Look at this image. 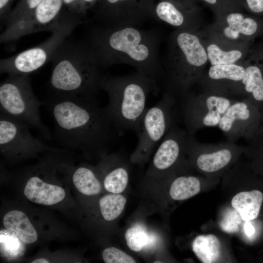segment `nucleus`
<instances>
[{"mask_svg":"<svg viewBox=\"0 0 263 263\" xmlns=\"http://www.w3.org/2000/svg\"><path fill=\"white\" fill-rule=\"evenodd\" d=\"M43 102L53 118L54 137L59 144L101 154L117 142L119 133L95 97L53 94Z\"/></svg>","mask_w":263,"mask_h":263,"instance_id":"obj_1","label":"nucleus"},{"mask_svg":"<svg viewBox=\"0 0 263 263\" xmlns=\"http://www.w3.org/2000/svg\"><path fill=\"white\" fill-rule=\"evenodd\" d=\"M162 40L158 29L98 24L90 30L86 42L102 70L113 65L125 64L159 83L165 77L159 54Z\"/></svg>","mask_w":263,"mask_h":263,"instance_id":"obj_2","label":"nucleus"},{"mask_svg":"<svg viewBox=\"0 0 263 263\" xmlns=\"http://www.w3.org/2000/svg\"><path fill=\"white\" fill-rule=\"evenodd\" d=\"M50 61L53 94L95 97L101 90L103 70L86 42L65 39Z\"/></svg>","mask_w":263,"mask_h":263,"instance_id":"obj_3","label":"nucleus"},{"mask_svg":"<svg viewBox=\"0 0 263 263\" xmlns=\"http://www.w3.org/2000/svg\"><path fill=\"white\" fill-rule=\"evenodd\" d=\"M200 30L176 29L168 39L162 85L177 100L198 85L208 62Z\"/></svg>","mask_w":263,"mask_h":263,"instance_id":"obj_4","label":"nucleus"},{"mask_svg":"<svg viewBox=\"0 0 263 263\" xmlns=\"http://www.w3.org/2000/svg\"><path fill=\"white\" fill-rule=\"evenodd\" d=\"M158 84L153 79L137 72L124 76L103 74L101 89L109 97L105 108L119 134L125 131L137 130L147 108L148 96L150 93L158 90Z\"/></svg>","mask_w":263,"mask_h":263,"instance_id":"obj_5","label":"nucleus"},{"mask_svg":"<svg viewBox=\"0 0 263 263\" xmlns=\"http://www.w3.org/2000/svg\"><path fill=\"white\" fill-rule=\"evenodd\" d=\"M83 22L82 18L63 7L58 21L50 31L51 37L37 46L1 59L0 74L29 76L36 72L50 61L58 47Z\"/></svg>","mask_w":263,"mask_h":263,"instance_id":"obj_6","label":"nucleus"},{"mask_svg":"<svg viewBox=\"0 0 263 263\" xmlns=\"http://www.w3.org/2000/svg\"><path fill=\"white\" fill-rule=\"evenodd\" d=\"M43 104L34 94L29 75H8L0 84V111L36 128L50 141L52 134L39 113Z\"/></svg>","mask_w":263,"mask_h":263,"instance_id":"obj_7","label":"nucleus"},{"mask_svg":"<svg viewBox=\"0 0 263 263\" xmlns=\"http://www.w3.org/2000/svg\"><path fill=\"white\" fill-rule=\"evenodd\" d=\"M181 120L178 101L171 94L163 91L159 101L147 108L135 132L137 145L132 155L133 160L147 158L167 132Z\"/></svg>","mask_w":263,"mask_h":263,"instance_id":"obj_8","label":"nucleus"},{"mask_svg":"<svg viewBox=\"0 0 263 263\" xmlns=\"http://www.w3.org/2000/svg\"><path fill=\"white\" fill-rule=\"evenodd\" d=\"M236 99L193 90L179 99L181 120L188 134L204 128L217 126L228 107Z\"/></svg>","mask_w":263,"mask_h":263,"instance_id":"obj_9","label":"nucleus"},{"mask_svg":"<svg viewBox=\"0 0 263 263\" xmlns=\"http://www.w3.org/2000/svg\"><path fill=\"white\" fill-rule=\"evenodd\" d=\"M261 21L238 12L217 17L212 24L201 29L206 36L219 42L236 46H250L263 30Z\"/></svg>","mask_w":263,"mask_h":263,"instance_id":"obj_10","label":"nucleus"},{"mask_svg":"<svg viewBox=\"0 0 263 263\" xmlns=\"http://www.w3.org/2000/svg\"><path fill=\"white\" fill-rule=\"evenodd\" d=\"M25 123L0 111V149L9 158L21 159L55 148L34 137Z\"/></svg>","mask_w":263,"mask_h":263,"instance_id":"obj_11","label":"nucleus"},{"mask_svg":"<svg viewBox=\"0 0 263 263\" xmlns=\"http://www.w3.org/2000/svg\"><path fill=\"white\" fill-rule=\"evenodd\" d=\"M243 148L228 140L215 143L201 142L195 135L188 134L186 153L190 155L197 168L206 173L220 171L229 165Z\"/></svg>","mask_w":263,"mask_h":263,"instance_id":"obj_12","label":"nucleus"},{"mask_svg":"<svg viewBox=\"0 0 263 263\" xmlns=\"http://www.w3.org/2000/svg\"><path fill=\"white\" fill-rule=\"evenodd\" d=\"M244 73V63L210 65L197 86L200 91L232 99H243Z\"/></svg>","mask_w":263,"mask_h":263,"instance_id":"obj_13","label":"nucleus"},{"mask_svg":"<svg viewBox=\"0 0 263 263\" xmlns=\"http://www.w3.org/2000/svg\"><path fill=\"white\" fill-rule=\"evenodd\" d=\"M256 112L248 99H236L224 113L218 126L227 140L235 142L242 138L250 139L255 127Z\"/></svg>","mask_w":263,"mask_h":263,"instance_id":"obj_14","label":"nucleus"},{"mask_svg":"<svg viewBox=\"0 0 263 263\" xmlns=\"http://www.w3.org/2000/svg\"><path fill=\"white\" fill-rule=\"evenodd\" d=\"M63 0H42L29 18L9 38L15 42L23 36L42 31H51L58 21Z\"/></svg>","mask_w":263,"mask_h":263,"instance_id":"obj_15","label":"nucleus"},{"mask_svg":"<svg viewBox=\"0 0 263 263\" xmlns=\"http://www.w3.org/2000/svg\"><path fill=\"white\" fill-rule=\"evenodd\" d=\"M188 133L185 129L173 126L160 143L152 160L153 168L164 171L173 166L186 152Z\"/></svg>","mask_w":263,"mask_h":263,"instance_id":"obj_16","label":"nucleus"},{"mask_svg":"<svg viewBox=\"0 0 263 263\" xmlns=\"http://www.w3.org/2000/svg\"><path fill=\"white\" fill-rule=\"evenodd\" d=\"M244 64L245 73L242 84L244 98L250 101L263 102V51L250 49Z\"/></svg>","mask_w":263,"mask_h":263,"instance_id":"obj_17","label":"nucleus"},{"mask_svg":"<svg viewBox=\"0 0 263 263\" xmlns=\"http://www.w3.org/2000/svg\"><path fill=\"white\" fill-rule=\"evenodd\" d=\"M208 62L210 65L243 64L250 50L249 46H236L214 40L200 30Z\"/></svg>","mask_w":263,"mask_h":263,"instance_id":"obj_18","label":"nucleus"},{"mask_svg":"<svg viewBox=\"0 0 263 263\" xmlns=\"http://www.w3.org/2000/svg\"><path fill=\"white\" fill-rule=\"evenodd\" d=\"M24 193L33 203L51 206L62 201L65 196L60 187L44 182L39 176L34 175L27 180Z\"/></svg>","mask_w":263,"mask_h":263,"instance_id":"obj_19","label":"nucleus"},{"mask_svg":"<svg viewBox=\"0 0 263 263\" xmlns=\"http://www.w3.org/2000/svg\"><path fill=\"white\" fill-rule=\"evenodd\" d=\"M155 14L159 19L176 27V29L192 31L202 29V21L194 16L184 13L170 1L159 2Z\"/></svg>","mask_w":263,"mask_h":263,"instance_id":"obj_20","label":"nucleus"},{"mask_svg":"<svg viewBox=\"0 0 263 263\" xmlns=\"http://www.w3.org/2000/svg\"><path fill=\"white\" fill-rule=\"evenodd\" d=\"M42 0H20L11 11L3 23L5 29L0 34V43H7L10 36L31 16Z\"/></svg>","mask_w":263,"mask_h":263,"instance_id":"obj_21","label":"nucleus"},{"mask_svg":"<svg viewBox=\"0 0 263 263\" xmlns=\"http://www.w3.org/2000/svg\"><path fill=\"white\" fill-rule=\"evenodd\" d=\"M3 224L7 230L16 234L22 242L30 244L38 239L37 232L27 216L22 211L13 210L6 213Z\"/></svg>","mask_w":263,"mask_h":263,"instance_id":"obj_22","label":"nucleus"},{"mask_svg":"<svg viewBox=\"0 0 263 263\" xmlns=\"http://www.w3.org/2000/svg\"><path fill=\"white\" fill-rule=\"evenodd\" d=\"M263 201V194L258 190L242 191L235 195L231 200L233 208L244 221L256 219Z\"/></svg>","mask_w":263,"mask_h":263,"instance_id":"obj_23","label":"nucleus"},{"mask_svg":"<svg viewBox=\"0 0 263 263\" xmlns=\"http://www.w3.org/2000/svg\"><path fill=\"white\" fill-rule=\"evenodd\" d=\"M192 247L196 256L204 263L216 262L221 254V243L213 234L197 236L192 243Z\"/></svg>","mask_w":263,"mask_h":263,"instance_id":"obj_24","label":"nucleus"},{"mask_svg":"<svg viewBox=\"0 0 263 263\" xmlns=\"http://www.w3.org/2000/svg\"><path fill=\"white\" fill-rule=\"evenodd\" d=\"M72 177L76 188L84 195H96L101 190L99 181L94 171L88 167L81 166L77 168Z\"/></svg>","mask_w":263,"mask_h":263,"instance_id":"obj_25","label":"nucleus"},{"mask_svg":"<svg viewBox=\"0 0 263 263\" xmlns=\"http://www.w3.org/2000/svg\"><path fill=\"white\" fill-rule=\"evenodd\" d=\"M200 185L199 179L195 176H179L173 181L169 195L174 200H186L199 192Z\"/></svg>","mask_w":263,"mask_h":263,"instance_id":"obj_26","label":"nucleus"},{"mask_svg":"<svg viewBox=\"0 0 263 263\" xmlns=\"http://www.w3.org/2000/svg\"><path fill=\"white\" fill-rule=\"evenodd\" d=\"M126 202V198L119 193L104 195L99 202L102 217L108 221L116 219L122 212Z\"/></svg>","mask_w":263,"mask_h":263,"instance_id":"obj_27","label":"nucleus"},{"mask_svg":"<svg viewBox=\"0 0 263 263\" xmlns=\"http://www.w3.org/2000/svg\"><path fill=\"white\" fill-rule=\"evenodd\" d=\"M128 179L127 169L123 166L116 167L111 169L105 176L104 186L109 192L118 194L125 190Z\"/></svg>","mask_w":263,"mask_h":263,"instance_id":"obj_28","label":"nucleus"},{"mask_svg":"<svg viewBox=\"0 0 263 263\" xmlns=\"http://www.w3.org/2000/svg\"><path fill=\"white\" fill-rule=\"evenodd\" d=\"M125 238L128 247L134 251L141 250L147 242L146 234L138 227L133 226L128 229Z\"/></svg>","mask_w":263,"mask_h":263,"instance_id":"obj_29","label":"nucleus"},{"mask_svg":"<svg viewBox=\"0 0 263 263\" xmlns=\"http://www.w3.org/2000/svg\"><path fill=\"white\" fill-rule=\"evenodd\" d=\"M102 258L106 263H136L131 256L114 247L105 249L102 252Z\"/></svg>","mask_w":263,"mask_h":263,"instance_id":"obj_30","label":"nucleus"},{"mask_svg":"<svg viewBox=\"0 0 263 263\" xmlns=\"http://www.w3.org/2000/svg\"><path fill=\"white\" fill-rule=\"evenodd\" d=\"M241 219L240 215L235 209H230L225 214L220 222V226L225 232H237L239 230Z\"/></svg>","mask_w":263,"mask_h":263,"instance_id":"obj_31","label":"nucleus"},{"mask_svg":"<svg viewBox=\"0 0 263 263\" xmlns=\"http://www.w3.org/2000/svg\"><path fill=\"white\" fill-rule=\"evenodd\" d=\"M97 0H63V7L69 12L83 17L87 9Z\"/></svg>","mask_w":263,"mask_h":263,"instance_id":"obj_32","label":"nucleus"},{"mask_svg":"<svg viewBox=\"0 0 263 263\" xmlns=\"http://www.w3.org/2000/svg\"><path fill=\"white\" fill-rule=\"evenodd\" d=\"M128 0H104L103 7L97 14L96 17L98 24H102L106 20L118 4L120 2L127 1Z\"/></svg>","mask_w":263,"mask_h":263,"instance_id":"obj_33","label":"nucleus"},{"mask_svg":"<svg viewBox=\"0 0 263 263\" xmlns=\"http://www.w3.org/2000/svg\"><path fill=\"white\" fill-rule=\"evenodd\" d=\"M14 0H0V21L3 23L5 19L11 12L10 7Z\"/></svg>","mask_w":263,"mask_h":263,"instance_id":"obj_34","label":"nucleus"},{"mask_svg":"<svg viewBox=\"0 0 263 263\" xmlns=\"http://www.w3.org/2000/svg\"><path fill=\"white\" fill-rule=\"evenodd\" d=\"M248 9L256 14L263 13V0H245Z\"/></svg>","mask_w":263,"mask_h":263,"instance_id":"obj_35","label":"nucleus"},{"mask_svg":"<svg viewBox=\"0 0 263 263\" xmlns=\"http://www.w3.org/2000/svg\"><path fill=\"white\" fill-rule=\"evenodd\" d=\"M244 230L245 234L248 236H252L255 233L254 227L249 221H245L244 224Z\"/></svg>","mask_w":263,"mask_h":263,"instance_id":"obj_36","label":"nucleus"},{"mask_svg":"<svg viewBox=\"0 0 263 263\" xmlns=\"http://www.w3.org/2000/svg\"><path fill=\"white\" fill-rule=\"evenodd\" d=\"M31 263H48L49 262L44 258H38L33 260L31 262Z\"/></svg>","mask_w":263,"mask_h":263,"instance_id":"obj_37","label":"nucleus"},{"mask_svg":"<svg viewBox=\"0 0 263 263\" xmlns=\"http://www.w3.org/2000/svg\"><path fill=\"white\" fill-rule=\"evenodd\" d=\"M203 0L208 3L209 4L211 5H213V6L216 5L218 2V0Z\"/></svg>","mask_w":263,"mask_h":263,"instance_id":"obj_38","label":"nucleus"},{"mask_svg":"<svg viewBox=\"0 0 263 263\" xmlns=\"http://www.w3.org/2000/svg\"><path fill=\"white\" fill-rule=\"evenodd\" d=\"M154 263H161L162 262H160L159 261H156L153 262Z\"/></svg>","mask_w":263,"mask_h":263,"instance_id":"obj_39","label":"nucleus"}]
</instances>
